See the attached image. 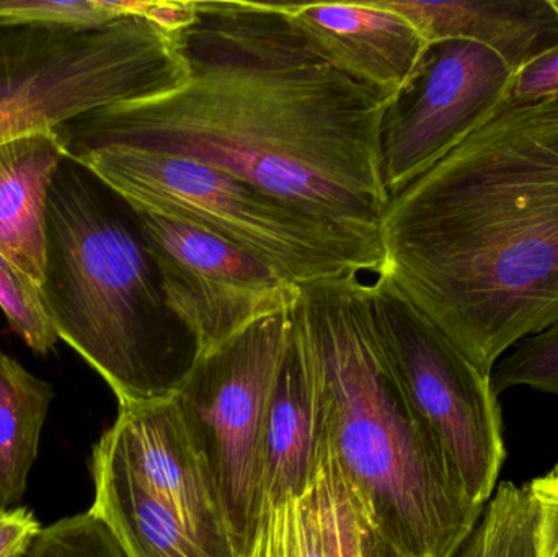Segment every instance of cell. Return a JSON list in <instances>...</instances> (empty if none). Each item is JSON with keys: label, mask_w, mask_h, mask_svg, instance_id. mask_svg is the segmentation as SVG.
<instances>
[{"label": "cell", "mask_w": 558, "mask_h": 557, "mask_svg": "<svg viewBox=\"0 0 558 557\" xmlns=\"http://www.w3.org/2000/svg\"><path fill=\"white\" fill-rule=\"evenodd\" d=\"M182 87L54 128L65 157L130 146L196 160L318 218L379 238L380 130L392 101L331 68L281 3L193 2Z\"/></svg>", "instance_id": "cell-1"}, {"label": "cell", "mask_w": 558, "mask_h": 557, "mask_svg": "<svg viewBox=\"0 0 558 557\" xmlns=\"http://www.w3.org/2000/svg\"><path fill=\"white\" fill-rule=\"evenodd\" d=\"M397 290L485 376L558 320V100L508 104L389 199Z\"/></svg>", "instance_id": "cell-2"}, {"label": "cell", "mask_w": 558, "mask_h": 557, "mask_svg": "<svg viewBox=\"0 0 558 557\" xmlns=\"http://www.w3.org/2000/svg\"><path fill=\"white\" fill-rule=\"evenodd\" d=\"M325 441L373 525L413 557H451L481 517L452 480L371 323L360 274L301 284Z\"/></svg>", "instance_id": "cell-3"}, {"label": "cell", "mask_w": 558, "mask_h": 557, "mask_svg": "<svg viewBox=\"0 0 558 557\" xmlns=\"http://www.w3.org/2000/svg\"><path fill=\"white\" fill-rule=\"evenodd\" d=\"M41 293L59 339L120 404L172 398L195 362L179 353L186 330L167 307L133 206L69 157L49 189Z\"/></svg>", "instance_id": "cell-4"}, {"label": "cell", "mask_w": 558, "mask_h": 557, "mask_svg": "<svg viewBox=\"0 0 558 557\" xmlns=\"http://www.w3.org/2000/svg\"><path fill=\"white\" fill-rule=\"evenodd\" d=\"M137 211L195 226L295 284L383 271L380 238L301 211L196 160L130 146L69 157Z\"/></svg>", "instance_id": "cell-5"}, {"label": "cell", "mask_w": 558, "mask_h": 557, "mask_svg": "<svg viewBox=\"0 0 558 557\" xmlns=\"http://www.w3.org/2000/svg\"><path fill=\"white\" fill-rule=\"evenodd\" d=\"M186 78L177 33L144 16L90 29L0 20V141L167 94Z\"/></svg>", "instance_id": "cell-6"}, {"label": "cell", "mask_w": 558, "mask_h": 557, "mask_svg": "<svg viewBox=\"0 0 558 557\" xmlns=\"http://www.w3.org/2000/svg\"><path fill=\"white\" fill-rule=\"evenodd\" d=\"M292 330V307L195 356L173 395L209 468L238 557L267 512L264 431L268 401Z\"/></svg>", "instance_id": "cell-7"}, {"label": "cell", "mask_w": 558, "mask_h": 557, "mask_svg": "<svg viewBox=\"0 0 558 557\" xmlns=\"http://www.w3.org/2000/svg\"><path fill=\"white\" fill-rule=\"evenodd\" d=\"M367 304L380 349L435 437L452 480L472 506L484 509L507 460L490 376L475 368L387 275L367 284Z\"/></svg>", "instance_id": "cell-8"}, {"label": "cell", "mask_w": 558, "mask_h": 557, "mask_svg": "<svg viewBox=\"0 0 558 557\" xmlns=\"http://www.w3.org/2000/svg\"><path fill=\"white\" fill-rule=\"evenodd\" d=\"M134 211L167 307L192 337L196 355L298 304L301 284L247 252L195 226Z\"/></svg>", "instance_id": "cell-9"}, {"label": "cell", "mask_w": 558, "mask_h": 557, "mask_svg": "<svg viewBox=\"0 0 558 557\" xmlns=\"http://www.w3.org/2000/svg\"><path fill=\"white\" fill-rule=\"evenodd\" d=\"M517 72L471 41L432 46L412 87L387 108L380 173L389 199L510 104Z\"/></svg>", "instance_id": "cell-10"}, {"label": "cell", "mask_w": 558, "mask_h": 557, "mask_svg": "<svg viewBox=\"0 0 558 557\" xmlns=\"http://www.w3.org/2000/svg\"><path fill=\"white\" fill-rule=\"evenodd\" d=\"M162 500L209 557H238L218 487L172 398L120 404L100 438Z\"/></svg>", "instance_id": "cell-11"}, {"label": "cell", "mask_w": 558, "mask_h": 557, "mask_svg": "<svg viewBox=\"0 0 558 557\" xmlns=\"http://www.w3.org/2000/svg\"><path fill=\"white\" fill-rule=\"evenodd\" d=\"M320 58L387 101L422 74L432 46L400 13L364 3H281Z\"/></svg>", "instance_id": "cell-12"}, {"label": "cell", "mask_w": 558, "mask_h": 557, "mask_svg": "<svg viewBox=\"0 0 558 557\" xmlns=\"http://www.w3.org/2000/svg\"><path fill=\"white\" fill-rule=\"evenodd\" d=\"M324 444V414L314 359L292 307L291 337L265 419L264 484L268 509L307 493Z\"/></svg>", "instance_id": "cell-13"}, {"label": "cell", "mask_w": 558, "mask_h": 557, "mask_svg": "<svg viewBox=\"0 0 558 557\" xmlns=\"http://www.w3.org/2000/svg\"><path fill=\"white\" fill-rule=\"evenodd\" d=\"M409 20L429 46L471 41L514 72L558 45L557 0H379Z\"/></svg>", "instance_id": "cell-14"}, {"label": "cell", "mask_w": 558, "mask_h": 557, "mask_svg": "<svg viewBox=\"0 0 558 557\" xmlns=\"http://www.w3.org/2000/svg\"><path fill=\"white\" fill-rule=\"evenodd\" d=\"M64 157L54 130L0 141V252L39 287L49 189Z\"/></svg>", "instance_id": "cell-15"}, {"label": "cell", "mask_w": 558, "mask_h": 557, "mask_svg": "<svg viewBox=\"0 0 558 557\" xmlns=\"http://www.w3.org/2000/svg\"><path fill=\"white\" fill-rule=\"evenodd\" d=\"M92 476L95 499L90 510L111 530L128 557H209L182 520L101 441L92 455Z\"/></svg>", "instance_id": "cell-16"}, {"label": "cell", "mask_w": 558, "mask_h": 557, "mask_svg": "<svg viewBox=\"0 0 558 557\" xmlns=\"http://www.w3.org/2000/svg\"><path fill=\"white\" fill-rule=\"evenodd\" d=\"M51 402V386L0 350V510L25 496Z\"/></svg>", "instance_id": "cell-17"}, {"label": "cell", "mask_w": 558, "mask_h": 557, "mask_svg": "<svg viewBox=\"0 0 558 557\" xmlns=\"http://www.w3.org/2000/svg\"><path fill=\"white\" fill-rule=\"evenodd\" d=\"M451 557H541V510L530 484H498Z\"/></svg>", "instance_id": "cell-18"}, {"label": "cell", "mask_w": 558, "mask_h": 557, "mask_svg": "<svg viewBox=\"0 0 558 557\" xmlns=\"http://www.w3.org/2000/svg\"><path fill=\"white\" fill-rule=\"evenodd\" d=\"M242 557H325L314 487L268 509Z\"/></svg>", "instance_id": "cell-19"}, {"label": "cell", "mask_w": 558, "mask_h": 557, "mask_svg": "<svg viewBox=\"0 0 558 557\" xmlns=\"http://www.w3.org/2000/svg\"><path fill=\"white\" fill-rule=\"evenodd\" d=\"M0 310L33 352H51L58 343L41 287L0 252Z\"/></svg>", "instance_id": "cell-20"}, {"label": "cell", "mask_w": 558, "mask_h": 557, "mask_svg": "<svg viewBox=\"0 0 558 557\" xmlns=\"http://www.w3.org/2000/svg\"><path fill=\"white\" fill-rule=\"evenodd\" d=\"M490 382L497 396L513 388L558 395V320L505 353L492 370Z\"/></svg>", "instance_id": "cell-21"}, {"label": "cell", "mask_w": 558, "mask_h": 557, "mask_svg": "<svg viewBox=\"0 0 558 557\" xmlns=\"http://www.w3.org/2000/svg\"><path fill=\"white\" fill-rule=\"evenodd\" d=\"M123 16V3L113 0H0V20L51 28H98Z\"/></svg>", "instance_id": "cell-22"}, {"label": "cell", "mask_w": 558, "mask_h": 557, "mask_svg": "<svg viewBox=\"0 0 558 557\" xmlns=\"http://www.w3.org/2000/svg\"><path fill=\"white\" fill-rule=\"evenodd\" d=\"M26 557H128L111 530L90 510L41 530Z\"/></svg>", "instance_id": "cell-23"}, {"label": "cell", "mask_w": 558, "mask_h": 557, "mask_svg": "<svg viewBox=\"0 0 558 557\" xmlns=\"http://www.w3.org/2000/svg\"><path fill=\"white\" fill-rule=\"evenodd\" d=\"M558 100V45L527 62L517 74L511 105Z\"/></svg>", "instance_id": "cell-24"}, {"label": "cell", "mask_w": 558, "mask_h": 557, "mask_svg": "<svg viewBox=\"0 0 558 557\" xmlns=\"http://www.w3.org/2000/svg\"><path fill=\"white\" fill-rule=\"evenodd\" d=\"M41 523L26 507L0 510V557H26L41 533Z\"/></svg>", "instance_id": "cell-25"}, {"label": "cell", "mask_w": 558, "mask_h": 557, "mask_svg": "<svg viewBox=\"0 0 558 557\" xmlns=\"http://www.w3.org/2000/svg\"><path fill=\"white\" fill-rule=\"evenodd\" d=\"M541 510V557H558V467L531 481Z\"/></svg>", "instance_id": "cell-26"}, {"label": "cell", "mask_w": 558, "mask_h": 557, "mask_svg": "<svg viewBox=\"0 0 558 557\" xmlns=\"http://www.w3.org/2000/svg\"><path fill=\"white\" fill-rule=\"evenodd\" d=\"M364 509V507H363ZM363 553L364 557H413L393 545L371 522L364 510L363 520Z\"/></svg>", "instance_id": "cell-27"}]
</instances>
